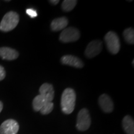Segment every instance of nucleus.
Segmentation results:
<instances>
[{"label": "nucleus", "mask_w": 134, "mask_h": 134, "mask_svg": "<svg viewBox=\"0 0 134 134\" xmlns=\"http://www.w3.org/2000/svg\"><path fill=\"white\" fill-rule=\"evenodd\" d=\"M122 126L127 134H134V122L130 115H126L122 120Z\"/></svg>", "instance_id": "nucleus-13"}, {"label": "nucleus", "mask_w": 134, "mask_h": 134, "mask_svg": "<svg viewBox=\"0 0 134 134\" xmlns=\"http://www.w3.org/2000/svg\"><path fill=\"white\" fill-rule=\"evenodd\" d=\"M134 60H133V62H132V65H133V64H134Z\"/></svg>", "instance_id": "nucleus-22"}, {"label": "nucleus", "mask_w": 134, "mask_h": 134, "mask_svg": "<svg viewBox=\"0 0 134 134\" xmlns=\"http://www.w3.org/2000/svg\"><path fill=\"white\" fill-rule=\"evenodd\" d=\"M76 93L72 88H68L63 91L61 97V108L65 114L72 113L76 104Z\"/></svg>", "instance_id": "nucleus-1"}, {"label": "nucleus", "mask_w": 134, "mask_h": 134, "mask_svg": "<svg viewBox=\"0 0 134 134\" xmlns=\"http://www.w3.org/2000/svg\"><path fill=\"white\" fill-rule=\"evenodd\" d=\"M53 109V103L52 102H47V103L43 105V106L40 110V112L42 114L47 115L48 114L52 111Z\"/></svg>", "instance_id": "nucleus-17"}, {"label": "nucleus", "mask_w": 134, "mask_h": 134, "mask_svg": "<svg viewBox=\"0 0 134 134\" xmlns=\"http://www.w3.org/2000/svg\"><path fill=\"white\" fill-rule=\"evenodd\" d=\"M99 104L101 109L105 113H110L113 111L114 103L111 98L106 94L100 95L99 98Z\"/></svg>", "instance_id": "nucleus-8"}, {"label": "nucleus", "mask_w": 134, "mask_h": 134, "mask_svg": "<svg viewBox=\"0 0 134 134\" xmlns=\"http://www.w3.org/2000/svg\"><path fill=\"white\" fill-rule=\"evenodd\" d=\"M103 43L99 40H94L89 43L85 50V54L86 57L91 58L99 54L102 50Z\"/></svg>", "instance_id": "nucleus-7"}, {"label": "nucleus", "mask_w": 134, "mask_h": 134, "mask_svg": "<svg viewBox=\"0 0 134 134\" xmlns=\"http://www.w3.org/2000/svg\"><path fill=\"white\" fill-rule=\"evenodd\" d=\"M39 93L46 99L48 102H52L54 98L55 91L52 85L46 83L41 85L39 88Z\"/></svg>", "instance_id": "nucleus-9"}, {"label": "nucleus", "mask_w": 134, "mask_h": 134, "mask_svg": "<svg viewBox=\"0 0 134 134\" xmlns=\"http://www.w3.org/2000/svg\"><path fill=\"white\" fill-rule=\"evenodd\" d=\"M68 24V20L66 17H60L53 19L50 24V28L53 31H60L65 29Z\"/></svg>", "instance_id": "nucleus-12"}, {"label": "nucleus", "mask_w": 134, "mask_h": 134, "mask_svg": "<svg viewBox=\"0 0 134 134\" xmlns=\"http://www.w3.org/2000/svg\"><path fill=\"white\" fill-rule=\"evenodd\" d=\"M91 123V119L88 110L86 108L82 109L77 116L76 129L80 131H85L90 128Z\"/></svg>", "instance_id": "nucleus-4"}, {"label": "nucleus", "mask_w": 134, "mask_h": 134, "mask_svg": "<svg viewBox=\"0 0 134 134\" xmlns=\"http://www.w3.org/2000/svg\"><path fill=\"white\" fill-rule=\"evenodd\" d=\"M80 37V32L76 28L73 27L65 28L60 35L59 39L62 42L68 43L76 42Z\"/></svg>", "instance_id": "nucleus-5"}, {"label": "nucleus", "mask_w": 134, "mask_h": 134, "mask_svg": "<svg viewBox=\"0 0 134 134\" xmlns=\"http://www.w3.org/2000/svg\"><path fill=\"white\" fill-rule=\"evenodd\" d=\"M19 21V16L16 12L9 11L3 18L0 23V31L9 32L18 26Z\"/></svg>", "instance_id": "nucleus-2"}, {"label": "nucleus", "mask_w": 134, "mask_h": 134, "mask_svg": "<svg viewBox=\"0 0 134 134\" xmlns=\"http://www.w3.org/2000/svg\"><path fill=\"white\" fill-rule=\"evenodd\" d=\"M104 40L109 51L112 54H117L120 48V40L117 34L113 31H109L105 34Z\"/></svg>", "instance_id": "nucleus-3"}, {"label": "nucleus", "mask_w": 134, "mask_h": 134, "mask_svg": "<svg viewBox=\"0 0 134 134\" xmlns=\"http://www.w3.org/2000/svg\"><path fill=\"white\" fill-rule=\"evenodd\" d=\"M19 129V124L16 120L8 119L1 124L0 126V134H17Z\"/></svg>", "instance_id": "nucleus-6"}, {"label": "nucleus", "mask_w": 134, "mask_h": 134, "mask_svg": "<svg viewBox=\"0 0 134 134\" xmlns=\"http://www.w3.org/2000/svg\"><path fill=\"white\" fill-rule=\"evenodd\" d=\"M48 102L46 99L41 94H38L35 97L32 101V107L35 111H40L43 105Z\"/></svg>", "instance_id": "nucleus-14"}, {"label": "nucleus", "mask_w": 134, "mask_h": 134, "mask_svg": "<svg viewBox=\"0 0 134 134\" xmlns=\"http://www.w3.org/2000/svg\"><path fill=\"white\" fill-rule=\"evenodd\" d=\"M61 62L63 65H69L77 68H82L84 66L83 62L79 58L71 55L63 56L61 58Z\"/></svg>", "instance_id": "nucleus-10"}, {"label": "nucleus", "mask_w": 134, "mask_h": 134, "mask_svg": "<svg viewBox=\"0 0 134 134\" xmlns=\"http://www.w3.org/2000/svg\"><path fill=\"white\" fill-rule=\"evenodd\" d=\"M76 4V0H65L62 4V8L65 12H69L74 9Z\"/></svg>", "instance_id": "nucleus-16"}, {"label": "nucleus", "mask_w": 134, "mask_h": 134, "mask_svg": "<svg viewBox=\"0 0 134 134\" xmlns=\"http://www.w3.org/2000/svg\"><path fill=\"white\" fill-rule=\"evenodd\" d=\"M0 57L4 60H13L18 58L19 53L13 48L3 47L0 48Z\"/></svg>", "instance_id": "nucleus-11"}, {"label": "nucleus", "mask_w": 134, "mask_h": 134, "mask_svg": "<svg viewBox=\"0 0 134 134\" xmlns=\"http://www.w3.org/2000/svg\"><path fill=\"white\" fill-rule=\"evenodd\" d=\"M27 14L29 15L31 18H36L38 16L36 10H35L33 8H29V9H26Z\"/></svg>", "instance_id": "nucleus-18"}, {"label": "nucleus", "mask_w": 134, "mask_h": 134, "mask_svg": "<svg viewBox=\"0 0 134 134\" xmlns=\"http://www.w3.org/2000/svg\"><path fill=\"white\" fill-rule=\"evenodd\" d=\"M5 76H6V71L4 67L0 65V81L4 80Z\"/></svg>", "instance_id": "nucleus-19"}, {"label": "nucleus", "mask_w": 134, "mask_h": 134, "mask_svg": "<svg viewBox=\"0 0 134 134\" xmlns=\"http://www.w3.org/2000/svg\"><path fill=\"white\" fill-rule=\"evenodd\" d=\"M124 37L126 42L129 44L134 43V30L133 28L129 27L124 31Z\"/></svg>", "instance_id": "nucleus-15"}, {"label": "nucleus", "mask_w": 134, "mask_h": 134, "mask_svg": "<svg viewBox=\"0 0 134 134\" xmlns=\"http://www.w3.org/2000/svg\"><path fill=\"white\" fill-rule=\"evenodd\" d=\"M49 2L51 3L52 4L56 5L60 2V1H59V0H50V1H49Z\"/></svg>", "instance_id": "nucleus-20"}, {"label": "nucleus", "mask_w": 134, "mask_h": 134, "mask_svg": "<svg viewBox=\"0 0 134 134\" xmlns=\"http://www.w3.org/2000/svg\"><path fill=\"white\" fill-rule=\"evenodd\" d=\"M3 108V103H2V102H1V101H0V113H1V112L2 111Z\"/></svg>", "instance_id": "nucleus-21"}]
</instances>
